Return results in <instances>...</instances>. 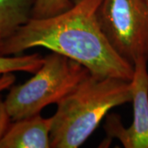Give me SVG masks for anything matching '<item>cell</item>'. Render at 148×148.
I'll use <instances>...</instances> for the list:
<instances>
[{
	"mask_svg": "<svg viewBox=\"0 0 148 148\" xmlns=\"http://www.w3.org/2000/svg\"><path fill=\"white\" fill-rule=\"evenodd\" d=\"M102 0H75L64 12L32 18L3 39L1 56L43 47L83 65L92 75L131 82L134 65L114 50L102 31L98 11Z\"/></svg>",
	"mask_w": 148,
	"mask_h": 148,
	"instance_id": "6da1fadb",
	"label": "cell"
},
{
	"mask_svg": "<svg viewBox=\"0 0 148 148\" xmlns=\"http://www.w3.org/2000/svg\"><path fill=\"white\" fill-rule=\"evenodd\" d=\"M130 101L131 82L90 73L57 104V111L52 116L51 147L82 146L111 109Z\"/></svg>",
	"mask_w": 148,
	"mask_h": 148,
	"instance_id": "7a4b0ae2",
	"label": "cell"
},
{
	"mask_svg": "<svg viewBox=\"0 0 148 148\" xmlns=\"http://www.w3.org/2000/svg\"><path fill=\"white\" fill-rule=\"evenodd\" d=\"M90 74L83 65L66 56L48 54L31 79L11 86L4 102L12 120L36 115L45 107L58 104Z\"/></svg>",
	"mask_w": 148,
	"mask_h": 148,
	"instance_id": "3957f363",
	"label": "cell"
},
{
	"mask_svg": "<svg viewBox=\"0 0 148 148\" xmlns=\"http://www.w3.org/2000/svg\"><path fill=\"white\" fill-rule=\"evenodd\" d=\"M101 29L114 50L134 64L148 60V3L146 0H102L98 11Z\"/></svg>",
	"mask_w": 148,
	"mask_h": 148,
	"instance_id": "277c9868",
	"label": "cell"
},
{
	"mask_svg": "<svg viewBox=\"0 0 148 148\" xmlns=\"http://www.w3.org/2000/svg\"><path fill=\"white\" fill-rule=\"evenodd\" d=\"M148 60L139 58L134 62L131 81L133 120L128 127L117 114L107 117L105 129L108 138H118L126 148H148Z\"/></svg>",
	"mask_w": 148,
	"mask_h": 148,
	"instance_id": "5b68a950",
	"label": "cell"
},
{
	"mask_svg": "<svg viewBox=\"0 0 148 148\" xmlns=\"http://www.w3.org/2000/svg\"><path fill=\"white\" fill-rule=\"evenodd\" d=\"M52 117L40 114L13 121L0 140V148H49Z\"/></svg>",
	"mask_w": 148,
	"mask_h": 148,
	"instance_id": "8992f818",
	"label": "cell"
},
{
	"mask_svg": "<svg viewBox=\"0 0 148 148\" xmlns=\"http://www.w3.org/2000/svg\"><path fill=\"white\" fill-rule=\"evenodd\" d=\"M37 0H0V34L3 39L32 17Z\"/></svg>",
	"mask_w": 148,
	"mask_h": 148,
	"instance_id": "52a82bcc",
	"label": "cell"
},
{
	"mask_svg": "<svg viewBox=\"0 0 148 148\" xmlns=\"http://www.w3.org/2000/svg\"><path fill=\"white\" fill-rule=\"evenodd\" d=\"M44 63V58L39 53L16 56L0 55V74L15 72L35 73Z\"/></svg>",
	"mask_w": 148,
	"mask_h": 148,
	"instance_id": "ba28073f",
	"label": "cell"
},
{
	"mask_svg": "<svg viewBox=\"0 0 148 148\" xmlns=\"http://www.w3.org/2000/svg\"><path fill=\"white\" fill-rule=\"evenodd\" d=\"M74 4L73 0H37L32 18H45L64 12Z\"/></svg>",
	"mask_w": 148,
	"mask_h": 148,
	"instance_id": "9c48e42d",
	"label": "cell"
},
{
	"mask_svg": "<svg viewBox=\"0 0 148 148\" xmlns=\"http://www.w3.org/2000/svg\"><path fill=\"white\" fill-rule=\"evenodd\" d=\"M11 121L12 119L6 108L5 102L0 95V140L4 136L8 128L10 126Z\"/></svg>",
	"mask_w": 148,
	"mask_h": 148,
	"instance_id": "30bf717a",
	"label": "cell"
},
{
	"mask_svg": "<svg viewBox=\"0 0 148 148\" xmlns=\"http://www.w3.org/2000/svg\"><path fill=\"white\" fill-rule=\"evenodd\" d=\"M15 81L16 77L12 73L0 74V92L10 88Z\"/></svg>",
	"mask_w": 148,
	"mask_h": 148,
	"instance_id": "8fae6325",
	"label": "cell"
},
{
	"mask_svg": "<svg viewBox=\"0 0 148 148\" xmlns=\"http://www.w3.org/2000/svg\"><path fill=\"white\" fill-rule=\"evenodd\" d=\"M3 41V38L2 36H1V34H0V48H1V46H2Z\"/></svg>",
	"mask_w": 148,
	"mask_h": 148,
	"instance_id": "7c38bea8",
	"label": "cell"
},
{
	"mask_svg": "<svg viewBox=\"0 0 148 148\" xmlns=\"http://www.w3.org/2000/svg\"><path fill=\"white\" fill-rule=\"evenodd\" d=\"M146 1H147V3H148V0H146Z\"/></svg>",
	"mask_w": 148,
	"mask_h": 148,
	"instance_id": "4fadbf2b",
	"label": "cell"
},
{
	"mask_svg": "<svg viewBox=\"0 0 148 148\" xmlns=\"http://www.w3.org/2000/svg\"><path fill=\"white\" fill-rule=\"evenodd\" d=\"M73 1H75V0H73Z\"/></svg>",
	"mask_w": 148,
	"mask_h": 148,
	"instance_id": "5bb4252c",
	"label": "cell"
}]
</instances>
